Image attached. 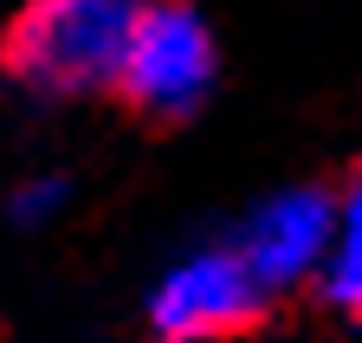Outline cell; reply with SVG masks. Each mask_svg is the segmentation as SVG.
<instances>
[{
	"mask_svg": "<svg viewBox=\"0 0 362 343\" xmlns=\"http://www.w3.org/2000/svg\"><path fill=\"white\" fill-rule=\"evenodd\" d=\"M136 13L143 7L129 0H33L0 33V65L20 91L45 104L104 98L123 78Z\"/></svg>",
	"mask_w": 362,
	"mask_h": 343,
	"instance_id": "1",
	"label": "cell"
},
{
	"mask_svg": "<svg viewBox=\"0 0 362 343\" xmlns=\"http://www.w3.org/2000/svg\"><path fill=\"white\" fill-rule=\"evenodd\" d=\"M214 84H220V39H214L201 7L156 0V7L136 13L129 59H123V78H117V98L136 117L175 130V123L207 110Z\"/></svg>",
	"mask_w": 362,
	"mask_h": 343,
	"instance_id": "2",
	"label": "cell"
},
{
	"mask_svg": "<svg viewBox=\"0 0 362 343\" xmlns=\"http://www.w3.org/2000/svg\"><path fill=\"white\" fill-rule=\"evenodd\" d=\"M265 311H272V298L246 272L233 240L188 246L143 291V324L156 343H226V337L259 330Z\"/></svg>",
	"mask_w": 362,
	"mask_h": 343,
	"instance_id": "3",
	"label": "cell"
},
{
	"mask_svg": "<svg viewBox=\"0 0 362 343\" xmlns=\"http://www.w3.org/2000/svg\"><path fill=\"white\" fill-rule=\"evenodd\" d=\"M226 240L240 246V260H246V272L259 279L265 298L317 285L324 260H330V240H337V194L317 188V182L272 188Z\"/></svg>",
	"mask_w": 362,
	"mask_h": 343,
	"instance_id": "4",
	"label": "cell"
},
{
	"mask_svg": "<svg viewBox=\"0 0 362 343\" xmlns=\"http://www.w3.org/2000/svg\"><path fill=\"white\" fill-rule=\"evenodd\" d=\"M317 298H324L337 318L362 324V168L337 194V240H330L324 279H317Z\"/></svg>",
	"mask_w": 362,
	"mask_h": 343,
	"instance_id": "5",
	"label": "cell"
},
{
	"mask_svg": "<svg viewBox=\"0 0 362 343\" xmlns=\"http://www.w3.org/2000/svg\"><path fill=\"white\" fill-rule=\"evenodd\" d=\"M71 194H78V182L65 175V168H39V175H20L7 188L0 214H7V227H20V233H45L52 221H65Z\"/></svg>",
	"mask_w": 362,
	"mask_h": 343,
	"instance_id": "6",
	"label": "cell"
}]
</instances>
